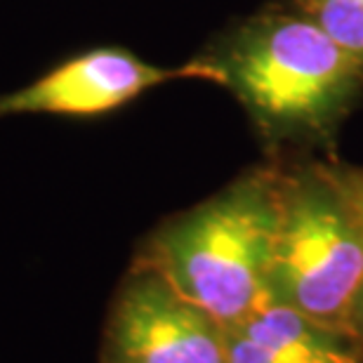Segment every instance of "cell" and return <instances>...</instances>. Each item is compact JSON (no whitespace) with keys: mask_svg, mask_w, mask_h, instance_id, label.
Returning <instances> with one entry per match:
<instances>
[{"mask_svg":"<svg viewBox=\"0 0 363 363\" xmlns=\"http://www.w3.org/2000/svg\"><path fill=\"white\" fill-rule=\"evenodd\" d=\"M199 60L269 142H325L363 90V64L290 3L245 19Z\"/></svg>","mask_w":363,"mask_h":363,"instance_id":"6da1fadb","label":"cell"},{"mask_svg":"<svg viewBox=\"0 0 363 363\" xmlns=\"http://www.w3.org/2000/svg\"><path fill=\"white\" fill-rule=\"evenodd\" d=\"M276 227L279 163H272L161 222L133 262L158 272L229 330L269 300Z\"/></svg>","mask_w":363,"mask_h":363,"instance_id":"7a4b0ae2","label":"cell"},{"mask_svg":"<svg viewBox=\"0 0 363 363\" xmlns=\"http://www.w3.org/2000/svg\"><path fill=\"white\" fill-rule=\"evenodd\" d=\"M361 288L363 224L337 168L323 163L279 165L269 300L350 333Z\"/></svg>","mask_w":363,"mask_h":363,"instance_id":"3957f363","label":"cell"},{"mask_svg":"<svg viewBox=\"0 0 363 363\" xmlns=\"http://www.w3.org/2000/svg\"><path fill=\"white\" fill-rule=\"evenodd\" d=\"M99 363H227V328L149 267H130L101 330Z\"/></svg>","mask_w":363,"mask_h":363,"instance_id":"277c9868","label":"cell"},{"mask_svg":"<svg viewBox=\"0 0 363 363\" xmlns=\"http://www.w3.org/2000/svg\"><path fill=\"white\" fill-rule=\"evenodd\" d=\"M177 78L210 81V71L199 57L168 69L144 62L128 50L97 48L62 62L24 88L0 94V118L28 113L90 118L125 106L147 90Z\"/></svg>","mask_w":363,"mask_h":363,"instance_id":"5b68a950","label":"cell"},{"mask_svg":"<svg viewBox=\"0 0 363 363\" xmlns=\"http://www.w3.org/2000/svg\"><path fill=\"white\" fill-rule=\"evenodd\" d=\"M227 363H363L347 330L267 300L227 330Z\"/></svg>","mask_w":363,"mask_h":363,"instance_id":"8992f818","label":"cell"},{"mask_svg":"<svg viewBox=\"0 0 363 363\" xmlns=\"http://www.w3.org/2000/svg\"><path fill=\"white\" fill-rule=\"evenodd\" d=\"M363 64V0H290Z\"/></svg>","mask_w":363,"mask_h":363,"instance_id":"52a82bcc","label":"cell"},{"mask_svg":"<svg viewBox=\"0 0 363 363\" xmlns=\"http://www.w3.org/2000/svg\"><path fill=\"white\" fill-rule=\"evenodd\" d=\"M340 172V179L350 194V199L357 208V213L361 217V224H363V170H354V168H337Z\"/></svg>","mask_w":363,"mask_h":363,"instance_id":"ba28073f","label":"cell"},{"mask_svg":"<svg viewBox=\"0 0 363 363\" xmlns=\"http://www.w3.org/2000/svg\"><path fill=\"white\" fill-rule=\"evenodd\" d=\"M350 333H352L354 342H357L361 357H363V288L357 297V302H354L352 318H350Z\"/></svg>","mask_w":363,"mask_h":363,"instance_id":"9c48e42d","label":"cell"}]
</instances>
